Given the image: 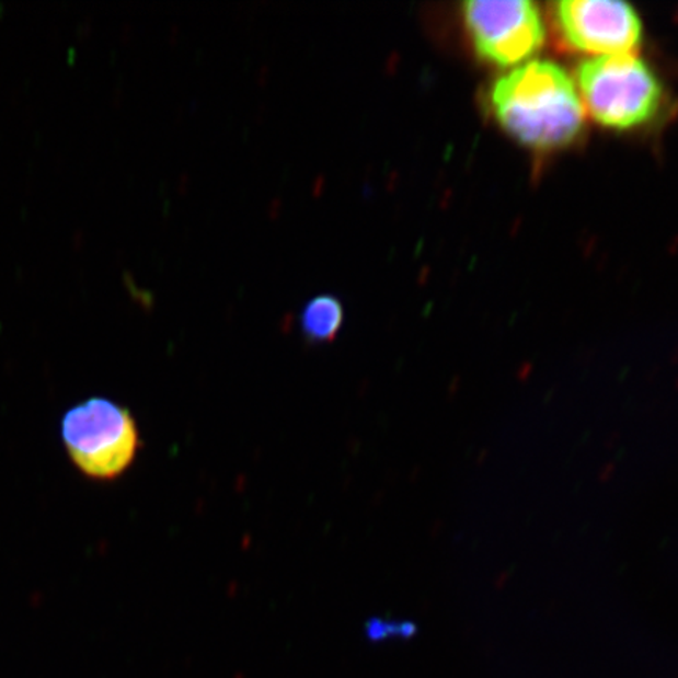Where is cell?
Instances as JSON below:
<instances>
[{"label":"cell","instance_id":"277c9868","mask_svg":"<svg viewBox=\"0 0 678 678\" xmlns=\"http://www.w3.org/2000/svg\"><path fill=\"white\" fill-rule=\"evenodd\" d=\"M468 34L482 59L513 67L545 43V25L531 0H473L463 5Z\"/></svg>","mask_w":678,"mask_h":678},{"label":"cell","instance_id":"7a4b0ae2","mask_svg":"<svg viewBox=\"0 0 678 678\" xmlns=\"http://www.w3.org/2000/svg\"><path fill=\"white\" fill-rule=\"evenodd\" d=\"M576 78L590 117L607 128L627 130L647 125L665 101L662 82L634 54L582 61Z\"/></svg>","mask_w":678,"mask_h":678},{"label":"cell","instance_id":"3957f363","mask_svg":"<svg viewBox=\"0 0 678 678\" xmlns=\"http://www.w3.org/2000/svg\"><path fill=\"white\" fill-rule=\"evenodd\" d=\"M61 434L68 452L83 473L114 480L136 459L140 438L129 410L93 398L65 415Z\"/></svg>","mask_w":678,"mask_h":678},{"label":"cell","instance_id":"6da1fadb","mask_svg":"<svg viewBox=\"0 0 678 678\" xmlns=\"http://www.w3.org/2000/svg\"><path fill=\"white\" fill-rule=\"evenodd\" d=\"M491 106L506 133L532 150L567 147L585 125L575 82L550 60L528 61L496 79Z\"/></svg>","mask_w":678,"mask_h":678},{"label":"cell","instance_id":"8992f818","mask_svg":"<svg viewBox=\"0 0 678 678\" xmlns=\"http://www.w3.org/2000/svg\"><path fill=\"white\" fill-rule=\"evenodd\" d=\"M344 322V307L338 297L322 294L304 304L300 313V330L311 344L332 343Z\"/></svg>","mask_w":678,"mask_h":678},{"label":"cell","instance_id":"5b68a950","mask_svg":"<svg viewBox=\"0 0 678 678\" xmlns=\"http://www.w3.org/2000/svg\"><path fill=\"white\" fill-rule=\"evenodd\" d=\"M553 20L565 45L598 56L633 54L643 35L636 10L619 0H561Z\"/></svg>","mask_w":678,"mask_h":678}]
</instances>
